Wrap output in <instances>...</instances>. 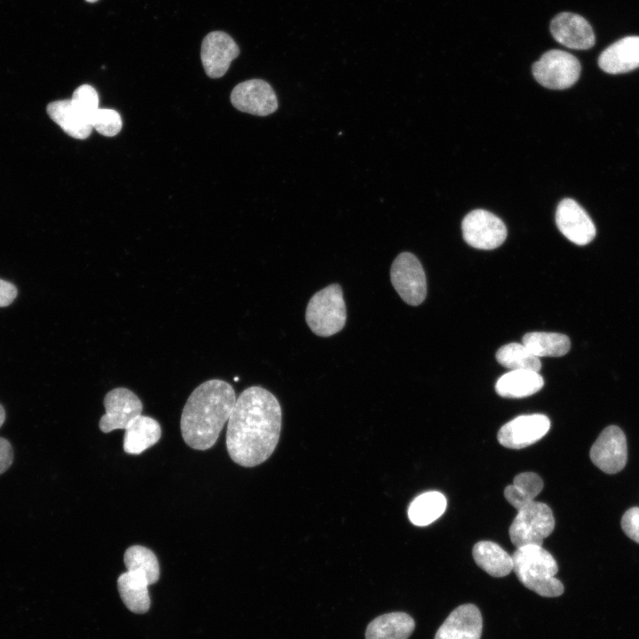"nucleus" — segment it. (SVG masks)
<instances>
[{
    "label": "nucleus",
    "mask_w": 639,
    "mask_h": 639,
    "mask_svg": "<svg viewBox=\"0 0 639 639\" xmlns=\"http://www.w3.org/2000/svg\"><path fill=\"white\" fill-rule=\"evenodd\" d=\"M123 561L127 571L140 574L149 585L159 580V563L151 549L139 545L131 546L126 549Z\"/></svg>",
    "instance_id": "27"
},
{
    "label": "nucleus",
    "mask_w": 639,
    "mask_h": 639,
    "mask_svg": "<svg viewBox=\"0 0 639 639\" xmlns=\"http://www.w3.org/2000/svg\"><path fill=\"white\" fill-rule=\"evenodd\" d=\"M233 386L219 379L200 384L187 398L180 420L183 439L192 448L206 450L217 442L236 402Z\"/></svg>",
    "instance_id": "2"
},
{
    "label": "nucleus",
    "mask_w": 639,
    "mask_h": 639,
    "mask_svg": "<svg viewBox=\"0 0 639 639\" xmlns=\"http://www.w3.org/2000/svg\"><path fill=\"white\" fill-rule=\"evenodd\" d=\"M162 435L159 422L152 417L138 415L125 429L123 450L139 454L158 442Z\"/></svg>",
    "instance_id": "18"
},
{
    "label": "nucleus",
    "mask_w": 639,
    "mask_h": 639,
    "mask_svg": "<svg viewBox=\"0 0 639 639\" xmlns=\"http://www.w3.org/2000/svg\"><path fill=\"white\" fill-rule=\"evenodd\" d=\"M555 528L551 509L543 502L532 501L517 510L509 530L511 542L517 548L541 546Z\"/></svg>",
    "instance_id": "5"
},
{
    "label": "nucleus",
    "mask_w": 639,
    "mask_h": 639,
    "mask_svg": "<svg viewBox=\"0 0 639 639\" xmlns=\"http://www.w3.org/2000/svg\"><path fill=\"white\" fill-rule=\"evenodd\" d=\"M511 556L513 571L525 588L546 597H556L564 593V585L555 577L558 565L541 546L517 548Z\"/></svg>",
    "instance_id": "3"
},
{
    "label": "nucleus",
    "mask_w": 639,
    "mask_h": 639,
    "mask_svg": "<svg viewBox=\"0 0 639 639\" xmlns=\"http://www.w3.org/2000/svg\"><path fill=\"white\" fill-rule=\"evenodd\" d=\"M239 53V46L228 34L223 31L209 33L203 38L201 47V59L205 73L210 78L222 77Z\"/></svg>",
    "instance_id": "13"
},
{
    "label": "nucleus",
    "mask_w": 639,
    "mask_h": 639,
    "mask_svg": "<svg viewBox=\"0 0 639 639\" xmlns=\"http://www.w3.org/2000/svg\"><path fill=\"white\" fill-rule=\"evenodd\" d=\"M106 409L99 420V429L104 433L126 429L129 423L142 414V402L130 390L115 388L106 393L104 398Z\"/></svg>",
    "instance_id": "10"
},
{
    "label": "nucleus",
    "mask_w": 639,
    "mask_h": 639,
    "mask_svg": "<svg viewBox=\"0 0 639 639\" xmlns=\"http://www.w3.org/2000/svg\"><path fill=\"white\" fill-rule=\"evenodd\" d=\"M90 123L99 134L114 137L122 127L121 115L114 109L99 108L91 116Z\"/></svg>",
    "instance_id": "30"
},
{
    "label": "nucleus",
    "mask_w": 639,
    "mask_h": 639,
    "mask_svg": "<svg viewBox=\"0 0 639 639\" xmlns=\"http://www.w3.org/2000/svg\"><path fill=\"white\" fill-rule=\"evenodd\" d=\"M543 481L533 472H523L514 477L513 484L506 486L504 496L517 510L534 501L541 492Z\"/></svg>",
    "instance_id": "26"
},
{
    "label": "nucleus",
    "mask_w": 639,
    "mask_h": 639,
    "mask_svg": "<svg viewBox=\"0 0 639 639\" xmlns=\"http://www.w3.org/2000/svg\"><path fill=\"white\" fill-rule=\"evenodd\" d=\"M599 67L611 75L627 73L639 67V36L623 37L602 51Z\"/></svg>",
    "instance_id": "17"
},
{
    "label": "nucleus",
    "mask_w": 639,
    "mask_h": 639,
    "mask_svg": "<svg viewBox=\"0 0 639 639\" xmlns=\"http://www.w3.org/2000/svg\"><path fill=\"white\" fill-rule=\"evenodd\" d=\"M5 420V411L4 406L0 404V427L3 425Z\"/></svg>",
    "instance_id": "34"
},
{
    "label": "nucleus",
    "mask_w": 639,
    "mask_h": 639,
    "mask_svg": "<svg viewBox=\"0 0 639 639\" xmlns=\"http://www.w3.org/2000/svg\"><path fill=\"white\" fill-rule=\"evenodd\" d=\"M554 39L573 50H588L595 45V33L586 19L572 12H561L550 22Z\"/></svg>",
    "instance_id": "15"
},
{
    "label": "nucleus",
    "mask_w": 639,
    "mask_h": 639,
    "mask_svg": "<svg viewBox=\"0 0 639 639\" xmlns=\"http://www.w3.org/2000/svg\"><path fill=\"white\" fill-rule=\"evenodd\" d=\"M464 241L478 249L500 247L507 237V228L501 218L485 209L468 213L462 223Z\"/></svg>",
    "instance_id": "8"
},
{
    "label": "nucleus",
    "mask_w": 639,
    "mask_h": 639,
    "mask_svg": "<svg viewBox=\"0 0 639 639\" xmlns=\"http://www.w3.org/2000/svg\"><path fill=\"white\" fill-rule=\"evenodd\" d=\"M390 281L404 302L421 304L427 294L426 276L422 264L409 252L397 256L390 267Z\"/></svg>",
    "instance_id": "7"
},
{
    "label": "nucleus",
    "mask_w": 639,
    "mask_h": 639,
    "mask_svg": "<svg viewBox=\"0 0 639 639\" xmlns=\"http://www.w3.org/2000/svg\"><path fill=\"white\" fill-rule=\"evenodd\" d=\"M522 343L536 357H561L571 347L567 335L560 333L530 332L522 338Z\"/></svg>",
    "instance_id": "25"
},
{
    "label": "nucleus",
    "mask_w": 639,
    "mask_h": 639,
    "mask_svg": "<svg viewBox=\"0 0 639 639\" xmlns=\"http://www.w3.org/2000/svg\"><path fill=\"white\" fill-rule=\"evenodd\" d=\"M17 294V288L12 283L0 279V307L10 305Z\"/></svg>",
    "instance_id": "33"
},
{
    "label": "nucleus",
    "mask_w": 639,
    "mask_h": 639,
    "mask_svg": "<svg viewBox=\"0 0 639 639\" xmlns=\"http://www.w3.org/2000/svg\"><path fill=\"white\" fill-rule=\"evenodd\" d=\"M346 316L343 290L339 284H331L316 292L310 299L305 312L306 323L311 330L322 337L341 331L345 325Z\"/></svg>",
    "instance_id": "4"
},
{
    "label": "nucleus",
    "mask_w": 639,
    "mask_h": 639,
    "mask_svg": "<svg viewBox=\"0 0 639 639\" xmlns=\"http://www.w3.org/2000/svg\"><path fill=\"white\" fill-rule=\"evenodd\" d=\"M13 462V450L11 443L0 437V475L5 472Z\"/></svg>",
    "instance_id": "32"
},
{
    "label": "nucleus",
    "mask_w": 639,
    "mask_h": 639,
    "mask_svg": "<svg viewBox=\"0 0 639 639\" xmlns=\"http://www.w3.org/2000/svg\"><path fill=\"white\" fill-rule=\"evenodd\" d=\"M149 584L143 576L127 571L117 580L120 596L126 607L135 613H145L150 607Z\"/></svg>",
    "instance_id": "23"
},
{
    "label": "nucleus",
    "mask_w": 639,
    "mask_h": 639,
    "mask_svg": "<svg viewBox=\"0 0 639 639\" xmlns=\"http://www.w3.org/2000/svg\"><path fill=\"white\" fill-rule=\"evenodd\" d=\"M497 361L510 370H531L539 372L540 358L532 354L523 343H510L501 346L496 352Z\"/></svg>",
    "instance_id": "28"
},
{
    "label": "nucleus",
    "mask_w": 639,
    "mask_h": 639,
    "mask_svg": "<svg viewBox=\"0 0 639 639\" xmlns=\"http://www.w3.org/2000/svg\"><path fill=\"white\" fill-rule=\"evenodd\" d=\"M589 454L602 471L608 474L620 471L627 460V440L622 430L615 425L606 427L593 444Z\"/></svg>",
    "instance_id": "11"
},
{
    "label": "nucleus",
    "mask_w": 639,
    "mask_h": 639,
    "mask_svg": "<svg viewBox=\"0 0 639 639\" xmlns=\"http://www.w3.org/2000/svg\"><path fill=\"white\" fill-rule=\"evenodd\" d=\"M550 428L549 419L541 414L519 415L498 431V441L507 448L521 449L542 438Z\"/></svg>",
    "instance_id": "12"
},
{
    "label": "nucleus",
    "mask_w": 639,
    "mask_h": 639,
    "mask_svg": "<svg viewBox=\"0 0 639 639\" xmlns=\"http://www.w3.org/2000/svg\"><path fill=\"white\" fill-rule=\"evenodd\" d=\"M230 99L236 109L256 116L269 115L279 106L272 87L262 79H250L237 84Z\"/></svg>",
    "instance_id": "9"
},
{
    "label": "nucleus",
    "mask_w": 639,
    "mask_h": 639,
    "mask_svg": "<svg viewBox=\"0 0 639 639\" xmlns=\"http://www.w3.org/2000/svg\"><path fill=\"white\" fill-rule=\"evenodd\" d=\"M70 100L77 112L89 122L92 114L99 108L98 92L89 84H83L75 89Z\"/></svg>",
    "instance_id": "29"
},
{
    "label": "nucleus",
    "mask_w": 639,
    "mask_h": 639,
    "mask_svg": "<svg viewBox=\"0 0 639 639\" xmlns=\"http://www.w3.org/2000/svg\"><path fill=\"white\" fill-rule=\"evenodd\" d=\"M559 231L579 246L588 244L596 236V226L581 206L572 199L562 200L556 211Z\"/></svg>",
    "instance_id": "14"
},
{
    "label": "nucleus",
    "mask_w": 639,
    "mask_h": 639,
    "mask_svg": "<svg viewBox=\"0 0 639 639\" xmlns=\"http://www.w3.org/2000/svg\"><path fill=\"white\" fill-rule=\"evenodd\" d=\"M85 1L88 2V3H95V2H97L98 0H85Z\"/></svg>",
    "instance_id": "35"
},
{
    "label": "nucleus",
    "mask_w": 639,
    "mask_h": 639,
    "mask_svg": "<svg viewBox=\"0 0 639 639\" xmlns=\"http://www.w3.org/2000/svg\"><path fill=\"white\" fill-rule=\"evenodd\" d=\"M446 499L439 492L430 491L417 496L409 505V520L417 526H425L437 520L445 512Z\"/></svg>",
    "instance_id": "24"
},
{
    "label": "nucleus",
    "mask_w": 639,
    "mask_h": 639,
    "mask_svg": "<svg viewBox=\"0 0 639 639\" xmlns=\"http://www.w3.org/2000/svg\"><path fill=\"white\" fill-rule=\"evenodd\" d=\"M580 71V63L574 55L557 49L546 51L532 65L535 80L551 90L571 87L578 81Z\"/></svg>",
    "instance_id": "6"
},
{
    "label": "nucleus",
    "mask_w": 639,
    "mask_h": 639,
    "mask_svg": "<svg viewBox=\"0 0 639 639\" xmlns=\"http://www.w3.org/2000/svg\"><path fill=\"white\" fill-rule=\"evenodd\" d=\"M543 385L544 380L539 372L510 370L498 379L495 390L504 398H525L538 392Z\"/></svg>",
    "instance_id": "20"
},
{
    "label": "nucleus",
    "mask_w": 639,
    "mask_h": 639,
    "mask_svg": "<svg viewBox=\"0 0 639 639\" xmlns=\"http://www.w3.org/2000/svg\"><path fill=\"white\" fill-rule=\"evenodd\" d=\"M281 408L273 394L260 386L244 390L227 422L226 447L231 459L243 467L265 462L278 444Z\"/></svg>",
    "instance_id": "1"
},
{
    "label": "nucleus",
    "mask_w": 639,
    "mask_h": 639,
    "mask_svg": "<svg viewBox=\"0 0 639 639\" xmlns=\"http://www.w3.org/2000/svg\"><path fill=\"white\" fill-rule=\"evenodd\" d=\"M483 628L479 609L472 604L455 608L438 629L434 639H480Z\"/></svg>",
    "instance_id": "16"
},
{
    "label": "nucleus",
    "mask_w": 639,
    "mask_h": 639,
    "mask_svg": "<svg viewBox=\"0 0 639 639\" xmlns=\"http://www.w3.org/2000/svg\"><path fill=\"white\" fill-rule=\"evenodd\" d=\"M476 564L493 577H504L513 571V560L497 543L482 540L476 543L472 549Z\"/></svg>",
    "instance_id": "21"
},
{
    "label": "nucleus",
    "mask_w": 639,
    "mask_h": 639,
    "mask_svg": "<svg viewBox=\"0 0 639 639\" xmlns=\"http://www.w3.org/2000/svg\"><path fill=\"white\" fill-rule=\"evenodd\" d=\"M621 527L624 532L634 541L639 543V508L633 507L627 509L621 519Z\"/></svg>",
    "instance_id": "31"
},
{
    "label": "nucleus",
    "mask_w": 639,
    "mask_h": 639,
    "mask_svg": "<svg viewBox=\"0 0 639 639\" xmlns=\"http://www.w3.org/2000/svg\"><path fill=\"white\" fill-rule=\"evenodd\" d=\"M47 113L52 121L72 138L85 139L92 131L90 122L77 112L70 99L50 103Z\"/></svg>",
    "instance_id": "22"
},
{
    "label": "nucleus",
    "mask_w": 639,
    "mask_h": 639,
    "mask_svg": "<svg viewBox=\"0 0 639 639\" xmlns=\"http://www.w3.org/2000/svg\"><path fill=\"white\" fill-rule=\"evenodd\" d=\"M414 620L402 611L383 614L367 627L366 639H407L414 629Z\"/></svg>",
    "instance_id": "19"
}]
</instances>
